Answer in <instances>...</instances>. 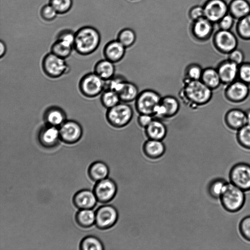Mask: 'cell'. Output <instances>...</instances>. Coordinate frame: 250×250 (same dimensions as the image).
I'll list each match as a JSON object with an SVG mask.
<instances>
[{
    "label": "cell",
    "mask_w": 250,
    "mask_h": 250,
    "mask_svg": "<svg viewBox=\"0 0 250 250\" xmlns=\"http://www.w3.org/2000/svg\"><path fill=\"white\" fill-rule=\"evenodd\" d=\"M239 230L241 236L250 242V215L243 218L240 222Z\"/></svg>",
    "instance_id": "42"
},
{
    "label": "cell",
    "mask_w": 250,
    "mask_h": 250,
    "mask_svg": "<svg viewBox=\"0 0 250 250\" xmlns=\"http://www.w3.org/2000/svg\"><path fill=\"white\" fill-rule=\"evenodd\" d=\"M143 151L146 156L151 159H159L166 151V146L163 141L147 139L143 144Z\"/></svg>",
    "instance_id": "20"
},
{
    "label": "cell",
    "mask_w": 250,
    "mask_h": 250,
    "mask_svg": "<svg viewBox=\"0 0 250 250\" xmlns=\"http://www.w3.org/2000/svg\"><path fill=\"white\" fill-rule=\"evenodd\" d=\"M109 173V169L104 162L97 161L92 163L88 169L89 178L93 181L98 182L107 178Z\"/></svg>",
    "instance_id": "27"
},
{
    "label": "cell",
    "mask_w": 250,
    "mask_h": 250,
    "mask_svg": "<svg viewBox=\"0 0 250 250\" xmlns=\"http://www.w3.org/2000/svg\"><path fill=\"white\" fill-rule=\"evenodd\" d=\"M42 67L44 73L52 78H59L65 74L69 67L64 59L52 52L44 56Z\"/></svg>",
    "instance_id": "7"
},
{
    "label": "cell",
    "mask_w": 250,
    "mask_h": 250,
    "mask_svg": "<svg viewBox=\"0 0 250 250\" xmlns=\"http://www.w3.org/2000/svg\"><path fill=\"white\" fill-rule=\"evenodd\" d=\"M247 124L250 125V108L245 111Z\"/></svg>",
    "instance_id": "49"
},
{
    "label": "cell",
    "mask_w": 250,
    "mask_h": 250,
    "mask_svg": "<svg viewBox=\"0 0 250 250\" xmlns=\"http://www.w3.org/2000/svg\"><path fill=\"white\" fill-rule=\"evenodd\" d=\"M228 59L240 65L244 62L245 53L240 48H236L227 54Z\"/></svg>",
    "instance_id": "44"
},
{
    "label": "cell",
    "mask_w": 250,
    "mask_h": 250,
    "mask_svg": "<svg viewBox=\"0 0 250 250\" xmlns=\"http://www.w3.org/2000/svg\"><path fill=\"white\" fill-rule=\"evenodd\" d=\"M139 93L138 86L133 82L126 80L117 93L121 102L129 103L135 101Z\"/></svg>",
    "instance_id": "24"
},
{
    "label": "cell",
    "mask_w": 250,
    "mask_h": 250,
    "mask_svg": "<svg viewBox=\"0 0 250 250\" xmlns=\"http://www.w3.org/2000/svg\"><path fill=\"white\" fill-rule=\"evenodd\" d=\"M119 218L117 208L112 205H105L98 208L95 211V223L100 229H107L114 226Z\"/></svg>",
    "instance_id": "9"
},
{
    "label": "cell",
    "mask_w": 250,
    "mask_h": 250,
    "mask_svg": "<svg viewBox=\"0 0 250 250\" xmlns=\"http://www.w3.org/2000/svg\"><path fill=\"white\" fill-rule=\"evenodd\" d=\"M225 120L230 128L237 131L247 125L245 111L240 109L229 110L226 114Z\"/></svg>",
    "instance_id": "22"
},
{
    "label": "cell",
    "mask_w": 250,
    "mask_h": 250,
    "mask_svg": "<svg viewBox=\"0 0 250 250\" xmlns=\"http://www.w3.org/2000/svg\"><path fill=\"white\" fill-rule=\"evenodd\" d=\"M216 69L222 83L227 85L238 79L239 65L228 59L221 62Z\"/></svg>",
    "instance_id": "17"
},
{
    "label": "cell",
    "mask_w": 250,
    "mask_h": 250,
    "mask_svg": "<svg viewBox=\"0 0 250 250\" xmlns=\"http://www.w3.org/2000/svg\"><path fill=\"white\" fill-rule=\"evenodd\" d=\"M162 96L157 91L146 89L140 92L135 102V108L138 114L153 115L156 107L160 104Z\"/></svg>",
    "instance_id": "5"
},
{
    "label": "cell",
    "mask_w": 250,
    "mask_h": 250,
    "mask_svg": "<svg viewBox=\"0 0 250 250\" xmlns=\"http://www.w3.org/2000/svg\"><path fill=\"white\" fill-rule=\"evenodd\" d=\"M137 36L135 31L130 28H125L118 33L117 40L126 48L133 46L136 42Z\"/></svg>",
    "instance_id": "32"
},
{
    "label": "cell",
    "mask_w": 250,
    "mask_h": 250,
    "mask_svg": "<svg viewBox=\"0 0 250 250\" xmlns=\"http://www.w3.org/2000/svg\"><path fill=\"white\" fill-rule=\"evenodd\" d=\"M203 69L198 63H190L185 70V78L190 80H200L202 77Z\"/></svg>",
    "instance_id": "38"
},
{
    "label": "cell",
    "mask_w": 250,
    "mask_h": 250,
    "mask_svg": "<svg viewBox=\"0 0 250 250\" xmlns=\"http://www.w3.org/2000/svg\"><path fill=\"white\" fill-rule=\"evenodd\" d=\"M38 140L40 145L44 148L55 147L61 140L59 127L46 124L40 129Z\"/></svg>",
    "instance_id": "16"
},
{
    "label": "cell",
    "mask_w": 250,
    "mask_h": 250,
    "mask_svg": "<svg viewBox=\"0 0 250 250\" xmlns=\"http://www.w3.org/2000/svg\"><path fill=\"white\" fill-rule=\"evenodd\" d=\"M236 139L243 147L250 149V125H246L237 130Z\"/></svg>",
    "instance_id": "36"
},
{
    "label": "cell",
    "mask_w": 250,
    "mask_h": 250,
    "mask_svg": "<svg viewBox=\"0 0 250 250\" xmlns=\"http://www.w3.org/2000/svg\"></svg>",
    "instance_id": "50"
},
{
    "label": "cell",
    "mask_w": 250,
    "mask_h": 250,
    "mask_svg": "<svg viewBox=\"0 0 250 250\" xmlns=\"http://www.w3.org/2000/svg\"><path fill=\"white\" fill-rule=\"evenodd\" d=\"M237 32L241 38L250 39V14L238 20Z\"/></svg>",
    "instance_id": "37"
},
{
    "label": "cell",
    "mask_w": 250,
    "mask_h": 250,
    "mask_svg": "<svg viewBox=\"0 0 250 250\" xmlns=\"http://www.w3.org/2000/svg\"><path fill=\"white\" fill-rule=\"evenodd\" d=\"M154 117L148 114H139L137 118V122L139 126L146 128L153 120Z\"/></svg>",
    "instance_id": "47"
},
{
    "label": "cell",
    "mask_w": 250,
    "mask_h": 250,
    "mask_svg": "<svg viewBox=\"0 0 250 250\" xmlns=\"http://www.w3.org/2000/svg\"><path fill=\"white\" fill-rule=\"evenodd\" d=\"M75 220L81 227L89 228L95 223V212L92 209H80L76 214Z\"/></svg>",
    "instance_id": "30"
},
{
    "label": "cell",
    "mask_w": 250,
    "mask_h": 250,
    "mask_svg": "<svg viewBox=\"0 0 250 250\" xmlns=\"http://www.w3.org/2000/svg\"><path fill=\"white\" fill-rule=\"evenodd\" d=\"M98 201L93 191L83 189L77 191L73 196V203L80 209H92Z\"/></svg>",
    "instance_id": "18"
},
{
    "label": "cell",
    "mask_w": 250,
    "mask_h": 250,
    "mask_svg": "<svg viewBox=\"0 0 250 250\" xmlns=\"http://www.w3.org/2000/svg\"><path fill=\"white\" fill-rule=\"evenodd\" d=\"M94 72L103 80H108L115 75V63L105 58L100 60L95 65Z\"/></svg>",
    "instance_id": "25"
},
{
    "label": "cell",
    "mask_w": 250,
    "mask_h": 250,
    "mask_svg": "<svg viewBox=\"0 0 250 250\" xmlns=\"http://www.w3.org/2000/svg\"><path fill=\"white\" fill-rule=\"evenodd\" d=\"M223 208L230 212H236L243 207L245 202L244 191L231 183H227L219 198Z\"/></svg>",
    "instance_id": "3"
},
{
    "label": "cell",
    "mask_w": 250,
    "mask_h": 250,
    "mask_svg": "<svg viewBox=\"0 0 250 250\" xmlns=\"http://www.w3.org/2000/svg\"><path fill=\"white\" fill-rule=\"evenodd\" d=\"M161 103L166 111L165 119L174 117L177 114L180 109V101L177 98L172 95H166L162 97Z\"/></svg>",
    "instance_id": "29"
},
{
    "label": "cell",
    "mask_w": 250,
    "mask_h": 250,
    "mask_svg": "<svg viewBox=\"0 0 250 250\" xmlns=\"http://www.w3.org/2000/svg\"><path fill=\"white\" fill-rule=\"evenodd\" d=\"M238 79L250 85V62H244L239 65Z\"/></svg>",
    "instance_id": "41"
},
{
    "label": "cell",
    "mask_w": 250,
    "mask_h": 250,
    "mask_svg": "<svg viewBox=\"0 0 250 250\" xmlns=\"http://www.w3.org/2000/svg\"><path fill=\"white\" fill-rule=\"evenodd\" d=\"M81 250H103L104 245L101 241L94 236H87L84 237L80 244Z\"/></svg>",
    "instance_id": "34"
},
{
    "label": "cell",
    "mask_w": 250,
    "mask_h": 250,
    "mask_svg": "<svg viewBox=\"0 0 250 250\" xmlns=\"http://www.w3.org/2000/svg\"><path fill=\"white\" fill-rule=\"evenodd\" d=\"M201 80L212 90L218 88L222 83L217 69L212 67L203 69Z\"/></svg>",
    "instance_id": "28"
},
{
    "label": "cell",
    "mask_w": 250,
    "mask_h": 250,
    "mask_svg": "<svg viewBox=\"0 0 250 250\" xmlns=\"http://www.w3.org/2000/svg\"><path fill=\"white\" fill-rule=\"evenodd\" d=\"M126 49L117 40H112L106 44L103 53L105 59L115 63L124 58Z\"/></svg>",
    "instance_id": "19"
},
{
    "label": "cell",
    "mask_w": 250,
    "mask_h": 250,
    "mask_svg": "<svg viewBox=\"0 0 250 250\" xmlns=\"http://www.w3.org/2000/svg\"><path fill=\"white\" fill-rule=\"evenodd\" d=\"M181 91V98L188 104L197 107L207 104L211 99L212 90L201 80H190L185 78Z\"/></svg>",
    "instance_id": "1"
},
{
    "label": "cell",
    "mask_w": 250,
    "mask_h": 250,
    "mask_svg": "<svg viewBox=\"0 0 250 250\" xmlns=\"http://www.w3.org/2000/svg\"><path fill=\"white\" fill-rule=\"evenodd\" d=\"M249 93V85L238 79L227 84L225 91L226 97L229 101L234 103L244 101Z\"/></svg>",
    "instance_id": "15"
},
{
    "label": "cell",
    "mask_w": 250,
    "mask_h": 250,
    "mask_svg": "<svg viewBox=\"0 0 250 250\" xmlns=\"http://www.w3.org/2000/svg\"><path fill=\"white\" fill-rule=\"evenodd\" d=\"M203 6L204 17L213 23L218 22L229 12V6L224 0H208Z\"/></svg>",
    "instance_id": "12"
},
{
    "label": "cell",
    "mask_w": 250,
    "mask_h": 250,
    "mask_svg": "<svg viewBox=\"0 0 250 250\" xmlns=\"http://www.w3.org/2000/svg\"><path fill=\"white\" fill-rule=\"evenodd\" d=\"M105 81L95 72L85 75L79 83L81 93L85 97L93 98L97 96L105 89Z\"/></svg>",
    "instance_id": "6"
},
{
    "label": "cell",
    "mask_w": 250,
    "mask_h": 250,
    "mask_svg": "<svg viewBox=\"0 0 250 250\" xmlns=\"http://www.w3.org/2000/svg\"><path fill=\"white\" fill-rule=\"evenodd\" d=\"M59 129L61 140L66 144L76 143L83 135V131L81 125L73 120H66Z\"/></svg>",
    "instance_id": "13"
},
{
    "label": "cell",
    "mask_w": 250,
    "mask_h": 250,
    "mask_svg": "<svg viewBox=\"0 0 250 250\" xmlns=\"http://www.w3.org/2000/svg\"><path fill=\"white\" fill-rule=\"evenodd\" d=\"M49 3L55 9L58 14L67 13L72 8V0H49Z\"/></svg>",
    "instance_id": "39"
},
{
    "label": "cell",
    "mask_w": 250,
    "mask_h": 250,
    "mask_svg": "<svg viewBox=\"0 0 250 250\" xmlns=\"http://www.w3.org/2000/svg\"><path fill=\"white\" fill-rule=\"evenodd\" d=\"M214 30L215 23L205 17L192 21L190 26L192 37L199 42H204L209 39Z\"/></svg>",
    "instance_id": "14"
},
{
    "label": "cell",
    "mask_w": 250,
    "mask_h": 250,
    "mask_svg": "<svg viewBox=\"0 0 250 250\" xmlns=\"http://www.w3.org/2000/svg\"><path fill=\"white\" fill-rule=\"evenodd\" d=\"M145 132L147 139L163 141L167 136V128L163 120L154 118L145 128Z\"/></svg>",
    "instance_id": "21"
},
{
    "label": "cell",
    "mask_w": 250,
    "mask_h": 250,
    "mask_svg": "<svg viewBox=\"0 0 250 250\" xmlns=\"http://www.w3.org/2000/svg\"><path fill=\"white\" fill-rule=\"evenodd\" d=\"M234 17L228 12L218 22L220 29L230 30L234 24Z\"/></svg>",
    "instance_id": "45"
},
{
    "label": "cell",
    "mask_w": 250,
    "mask_h": 250,
    "mask_svg": "<svg viewBox=\"0 0 250 250\" xmlns=\"http://www.w3.org/2000/svg\"><path fill=\"white\" fill-rule=\"evenodd\" d=\"M0 57L2 58L6 52V46L5 43L1 41L0 42Z\"/></svg>",
    "instance_id": "48"
},
{
    "label": "cell",
    "mask_w": 250,
    "mask_h": 250,
    "mask_svg": "<svg viewBox=\"0 0 250 250\" xmlns=\"http://www.w3.org/2000/svg\"><path fill=\"white\" fill-rule=\"evenodd\" d=\"M188 17L192 21H196L204 17L203 5L197 4L193 6L188 11Z\"/></svg>",
    "instance_id": "46"
},
{
    "label": "cell",
    "mask_w": 250,
    "mask_h": 250,
    "mask_svg": "<svg viewBox=\"0 0 250 250\" xmlns=\"http://www.w3.org/2000/svg\"><path fill=\"white\" fill-rule=\"evenodd\" d=\"M134 117V110L129 103L121 102L115 106L107 109L106 119L110 125L121 128L127 125Z\"/></svg>",
    "instance_id": "4"
},
{
    "label": "cell",
    "mask_w": 250,
    "mask_h": 250,
    "mask_svg": "<svg viewBox=\"0 0 250 250\" xmlns=\"http://www.w3.org/2000/svg\"><path fill=\"white\" fill-rule=\"evenodd\" d=\"M43 118L46 124L59 127L66 121V115L62 108L53 106L45 110Z\"/></svg>",
    "instance_id": "23"
},
{
    "label": "cell",
    "mask_w": 250,
    "mask_h": 250,
    "mask_svg": "<svg viewBox=\"0 0 250 250\" xmlns=\"http://www.w3.org/2000/svg\"><path fill=\"white\" fill-rule=\"evenodd\" d=\"M73 48L72 46L56 40L51 47V52L65 59L70 55Z\"/></svg>",
    "instance_id": "35"
},
{
    "label": "cell",
    "mask_w": 250,
    "mask_h": 250,
    "mask_svg": "<svg viewBox=\"0 0 250 250\" xmlns=\"http://www.w3.org/2000/svg\"><path fill=\"white\" fill-rule=\"evenodd\" d=\"M213 40L216 48L223 54H227L237 47V38L230 30L218 29Z\"/></svg>",
    "instance_id": "11"
},
{
    "label": "cell",
    "mask_w": 250,
    "mask_h": 250,
    "mask_svg": "<svg viewBox=\"0 0 250 250\" xmlns=\"http://www.w3.org/2000/svg\"><path fill=\"white\" fill-rule=\"evenodd\" d=\"M229 13L240 20L250 14V4L247 0H232L228 5Z\"/></svg>",
    "instance_id": "26"
},
{
    "label": "cell",
    "mask_w": 250,
    "mask_h": 250,
    "mask_svg": "<svg viewBox=\"0 0 250 250\" xmlns=\"http://www.w3.org/2000/svg\"><path fill=\"white\" fill-rule=\"evenodd\" d=\"M230 183L243 191L250 190V165L240 162L234 165L230 169Z\"/></svg>",
    "instance_id": "8"
},
{
    "label": "cell",
    "mask_w": 250,
    "mask_h": 250,
    "mask_svg": "<svg viewBox=\"0 0 250 250\" xmlns=\"http://www.w3.org/2000/svg\"><path fill=\"white\" fill-rule=\"evenodd\" d=\"M100 42L98 30L92 26H85L75 32L74 49L81 55H88L98 48Z\"/></svg>",
    "instance_id": "2"
},
{
    "label": "cell",
    "mask_w": 250,
    "mask_h": 250,
    "mask_svg": "<svg viewBox=\"0 0 250 250\" xmlns=\"http://www.w3.org/2000/svg\"><path fill=\"white\" fill-rule=\"evenodd\" d=\"M117 191L118 187L116 182L107 177L97 182L93 189L98 202L101 203L110 202L115 198Z\"/></svg>",
    "instance_id": "10"
},
{
    "label": "cell",
    "mask_w": 250,
    "mask_h": 250,
    "mask_svg": "<svg viewBox=\"0 0 250 250\" xmlns=\"http://www.w3.org/2000/svg\"><path fill=\"white\" fill-rule=\"evenodd\" d=\"M75 35V33L71 30L63 29L58 33L56 40L74 47Z\"/></svg>",
    "instance_id": "40"
},
{
    "label": "cell",
    "mask_w": 250,
    "mask_h": 250,
    "mask_svg": "<svg viewBox=\"0 0 250 250\" xmlns=\"http://www.w3.org/2000/svg\"><path fill=\"white\" fill-rule=\"evenodd\" d=\"M228 182L222 178H217L211 180L208 186V192L213 199H219Z\"/></svg>",
    "instance_id": "31"
},
{
    "label": "cell",
    "mask_w": 250,
    "mask_h": 250,
    "mask_svg": "<svg viewBox=\"0 0 250 250\" xmlns=\"http://www.w3.org/2000/svg\"><path fill=\"white\" fill-rule=\"evenodd\" d=\"M101 101L102 105L107 109L115 106L121 102L118 94L110 89H105L102 92Z\"/></svg>",
    "instance_id": "33"
},
{
    "label": "cell",
    "mask_w": 250,
    "mask_h": 250,
    "mask_svg": "<svg viewBox=\"0 0 250 250\" xmlns=\"http://www.w3.org/2000/svg\"><path fill=\"white\" fill-rule=\"evenodd\" d=\"M57 14H58L57 11L49 3L42 6L40 11L42 18L47 21L54 20Z\"/></svg>",
    "instance_id": "43"
}]
</instances>
